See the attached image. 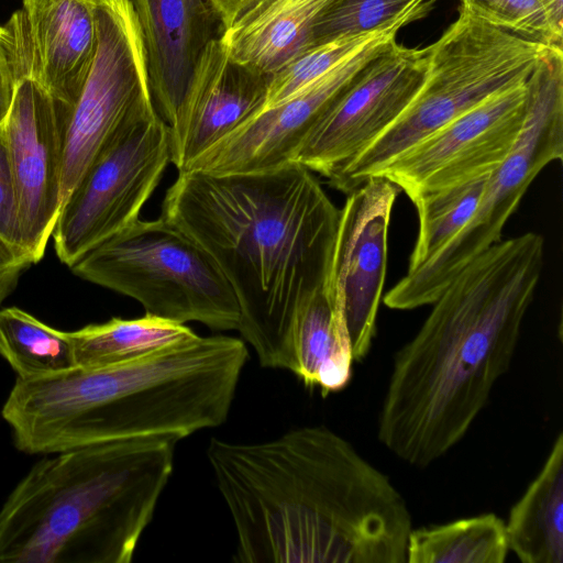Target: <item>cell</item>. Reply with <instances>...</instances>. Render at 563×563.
I'll return each instance as SVG.
<instances>
[{
	"instance_id": "10",
	"label": "cell",
	"mask_w": 563,
	"mask_h": 563,
	"mask_svg": "<svg viewBox=\"0 0 563 563\" xmlns=\"http://www.w3.org/2000/svg\"><path fill=\"white\" fill-rule=\"evenodd\" d=\"M170 162L169 126L158 113L125 129L60 205L52 236L71 267L139 218Z\"/></svg>"
},
{
	"instance_id": "24",
	"label": "cell",
	"mask_w": 563,
	"mask_h": 563,
	"mask_svg": "<svg viewBox=\"0 0 563 563\" xmlns=\"http://www.w3.org/2000/svg\"><path fill=\"white\" fill-rule=\"evenodd\" d=\"M0 355L20 379L46 377L76 367L68 332L56 330L16 307L0 309Z\"/></svg>"
},
{
	"instance_id": "26",
	"label": "cell",
	"mask_w": 563,
	"mask_h": 563,
	"mask_svg": "<svg viewBox=\"0 0 563 563\" xmlns=\"http://www.w3.org/2000/svg\"><path fill=\"white\" fill-rule=\"evenodd\" d=\"M435 0H336L314 27L313 44L423 18Z\"/></svg>"
},
{
	"instance_id": "31",
	"label": "cell",
	"mask_w": 563,
	"mask_h": 563,
	"mask_svg": "<svg viewBox=\"0 0 563 563\" xmlns=\"http://www.w3.org/2000/svg\"><path fill=\"white\" fill-rule=\"evenodd\" d=\"M32 262L25 251L0 234V306L15 288L20 275Z\"/></svg>"
},
{
	"instance_id": "19",
	"label": "cell",
	"mask_w": 563,
	"mask_h": 563,
	"mask_svg": "<svg viewBox=\"0 0 563 563\" xmlns=\"http://www.w3.org/2000/svg\"><path fill=\"white\" fill-rule=\"evenodd\" d=\"M336 0H261L221 34L239 63L272 76L313 45L317 23Z\"/></svg>"
},
{
	"instance_id": "25",
	"label": "cell",
	"mask_w": 563,
	"mask_h": 563,
	"mask_svg": "<svg viewBox=\"0 0 563 563\" xmlns=\"http://www.w3.org/2000/svg\"><path fill=\"white\" fill-rule=\"evenodd\" d=\"M492 173L419 196L418 235L408 271L416 269L435 255L472 219Z\"/></svg>"
},
{
	"instance_id": "33",
	"label": "cell",
	"mask_w": 563,
	"mask_h": 563,
	"mask_svg": "<svg viewBox=\"0 0 563 563\" xmlns=\"http://www.w3.org/2000/svg\"><path fill=\"white\" fill-rule=\"evenodd\" d=\"M555 35L563 40V0H539Z\"/></svg>"
},
{
	"instance_id": "18",
	"label": "cell",
	"mask_w": 563,
	"mask_h": 563,
	"mask_svg": "<svg viewBox=\"0 0 563 563\" xmlns=\"http://www.w3.org/2000/svg\"><path fill=\"white\" fill-rule=\"evenodd\" d=\"M146 56L150 90L158 115L170 128L194 69L216 37L207 0H131Z\"/></svg>"
},
{
	"instance_id": "14",
	"label": "cell",
	"mask_w": 563,
	"mask_h": 563,
	"mask_svg": "<svg viewBox=\"0 0 563 563\" xmlns=\"http://www.w3.org/2000/svg\"><path fill=\"white\" fill-rule=\"evenodd\" d=\"M2 126L21 245L35 264L45 253L62 205V121L48 92L34 78L23 77Z\"/></svg>"
},
{
	"instance_id": "5",
	"label": "cell",
	"mask_w": 563,
	"mask_h": 563,
	"mask_svg": "<svg viewBox=\"0 0 563 563\" xmlns=\"http://www.w3.org/2000/svg\"><path fill=\"white\" fill-rule=\"evenodd\" d=\"M181 439L111 440L37 461L0 509V563H129Z\"/></svg>"
},
{
	"instance_id": "21",
	"label": "cell",
	"mask_w": 563,
	"mask_h": 563,
	"mask_svg": "<svg viewBox=\"0 0 563 563\" xmlns=\"http://www.w3.org/2000/svg\"><path fill=\"white\" fill-rule=\"evenodd\" d=\"M508 548L522 563H563V433L537 477L512 506Z\"/></svg>"
},
{
	"instance_id": "32",
	"label": "cell",
	"mask_w": 563,
	"mask_h": 563,
	"mask_svg": "<svg viewBox=\"0 0 563 563\" xmlns=\"http://www.w3.org/2000/svg\"><path fill=\"white\" fill-rule=\"evenodd\" d=\"M260 1L261 0H207L221 24L222 32L231 27L236 20Z\"/></svg>"
},
{
	"instance_id": "7",
	"label": "cell",
	"mask_w": 563,
	"mask_h": 563,
	"mask_svg": "<svg viewBox=\"0 0 563 563\" xmlns=\"http://www.w3.org/2000/svg\"><path fill=\"white\" fill-rule=\"evenodd\" d=\"M521 131L489 175L470 222L435 255L406 275L384 296L396 310L432 305L472 260L501 240L507 220L533 179L563 157V49L549 47L527 79Z\"/></svg>"
},
{
	"instance_id": "22",
	"label": "cell",
	"mask_w": 563,
	"mask_h": 563,
	"mask_svg": "<svg viewBox=\"0 0 563 563\" xmlns=\"http://www.w3.org/2000/svg\"><path fill=\"white\" fill-rule=\"evenodd\" d=\"M76 367L97 368L135 362L195 340L184 323L150 313L134 319L111 318L68 332Z\"/></svg>"
},
{
	"instance_id": "4",
	"label": "cell",
	"mask_w": 563,
	"mask_h": 563,
	"mask_svg": "<svg viewBox=\"0 0 563 563\" xmlns=\"http://www.w3.org/2000/svg\"><path fill=\"white\" fill-rule=\"evenodd\" d=\"M247 357L238 338L198 335L131 363L16 378L2 417L27 454L150 434L184 439L227 420Z\"/></svg>"
},
{
	"instance_id": "29",
	"label": "cell",
	"mask_w": 563,
	"mask_h": 563,
	"mask_svg": "<svg viewBox=\"0 0 563 563\" xmlns=\"http://www.w3.org/2000/svg\"><path fill=\"white\" fill-rule=\"evenodd\" d=\"M0 234L24 251L21 245L14 184L2 125H0Z\"/></svg>"
},
{
	"instance_id": "6",
	"label": "cell",
	"mask_w": 563,
	"mask_h": 563,
	"mask_svg": "<svg viewBox=\"0 0 563 563\" xmlns=\"http://www.w3.org/2000/svg\"><path fill=\"white\" fill-rule=\"evenodd\" d=\"M424 82L405 112L363 152L328 178L351 192L396 156L494 93L527 81L549 46L481 20L459 18L427 46Z\"/></svg>"
},
{
	"instance_id": "3",
	"label": "cell",
	"mask_w": 563,
	"mask_h": 563,
	"mask_svg": "<svg viewBox=\"0 0 563 563\" xmlns=\"http://www.w3.org/2000/svg\"><path fill=\"white\" fill-rule=\"evenodd\" d=\"M543 258L538 233L495 243L456 274L397 351L377 435L398 459L427 467L467 433L510 367Z\"/></svg>"
},
{
	"instance_id": "8",
	"label": "cell",
	"mask_w": 563,
	"mask_h": 563,
	"mask_svg": "<svg viewBox=\"0 0 563 563\" xmlns=\"http://www.w3.org/2000/svg\"><path fill=\"white\" fill-rule=\"evenodd\" d=\"M92 284L139 301L146 313L212 330H238L235 295L212 258L159 217L136 219L71 267Z\"/></svg>"
},
{
	"instance_id": "15",
	"label": "cell",
	"mask_w": 563,
	"mask_h": 563,
	"mask_svg": "<svg viewBox=\"0 0 563 563\" xmlns=\"http://www.w3.org/2000/svg\"><path fill=\"white\" fill-rule=\"evenodd\" d=\"M400 189L383 176L369 177L347 194L340 209L330 280L343 307L353 358L369 352L384 289L388 229Z\"/></svg>"
},
{
	"instance_id": "13",
	"label": "cell",
	"mask_w": 563,
	"mask_h": 563,
	"mask_svg": "<svg viewBox=\"0 0 563 563\" xmlns=\"http://www.w3.org/2000/svg\"><path fill=\"white\" fill-rule=\"evenodd\" d=\"M402 26L388 29L283 103L261 110L200 154L185 170L251 174L294 163L320 118L365 65L396 40Z\"/></svg>"
},
{
	"instance_id": "28",
	"label": "cell",
	"mask_w": 563,
	"mask_h": 563,
	"mask_svg": "<svg viewBox=\"0 0 563 563\" xmlns=\"http://www.w3.org/2000/svg\"><path fill=\"white\" fill-rule=\"evenodd\" d=\"M461 8L496 26L549 47L562 48L539 0H460Z\"/></svg>"
},
{
	"instance_id": "1",
	"label": "cell",
	"mask_w": 563,
	"mask_h": 563,
	"mask_svg": "<svg viewBox=\"0 0 563 563\" xmlns=\"http://www.w3.org/2000/svg\"><path fill=\"white\" fill-rule=\"evenodd\" d=\"M207 457L236 530L234 562H406V500L331 429L257 443L212 438Z\"/></svg>"
},
{
	"instance_id": "11",
	"label": "cell",
	"mask_w": 563,
	"mask_h": 563,
	"mask_svg": "<svg viewBox=\"0 0 563 563\" xmlns=\"http://www.w3.org/2000/svg\"><path fill=\"white\" fill-rule=\"evenodd\" d=\"M428 69L427 48L388 43L329 107L294 163L325 178L344 167L409 107Z\"/></svg>"
},
{
	"instance_id": "16",
	"label": "cell",
	"mask_w": 563,
	"mask_h": 563,
	"mask_svg": "<svg viewBox=\"0 0 563 563\" xmlns=\"http://www.w3.org/2000/svg\"><path fill=\"white\" fill-rule=\"evenodd\" d=\"M4 26L20 79L34 78L59 113L71 109L97 47L92 0H23Z\"/></svg>"
},
{
	"instance_id": "20",
	"label": "cell",
	"mask_w": 563,
	"mask_h": 563,
	"mask_svg": "<svg viewBox=\"0 0 563 563\" xmlns=\"http://www.w3.org/2000/svg\"><path fill=\"white\" fill-rule=\"evenodd\" d=\"M290 372L322 395L343 389L353 354L338 289L329 280L298 311L290 335Z\"/></svg>"
},
{
	"instance_id": "9",
	"label": "cell",
	"mask_w": 563,
	"mask_h": 563,
	"mask_svg": "<svg viewBox=\"0 0 563 563\" xmlns=\"http://www.w3.org/2000/svg\"><path fill=\"white\" fill-rule=\"evenodd\" d=\"M97 47L63 126L62 202L90 165L129 126L157 113L141 27L131 0H92Z\"/></svg>"
},
{
	"instance_id": "2",
	"label": "cell",
	"mask_w": 563,
	"mask_h": 563,
	"mask_svg": "<svg viewBox=\"0 0 563 563\" xmlns=\"http://www.w3.org/2000/svg\"><path fill=\"white\" fill-rule=\"evenodd\" d=\"M161 217L219 267L261 366L290 371L292 325L330 278L340 217L313 173L298 163L251 174L185 170Z\"/></svg>"
},
{
	"instance_id": "30",
	"label": "cell",
	"mask_w": 563,
	"mask_h": 563,
	"mask_svg": "<svg viewBox=\"0 0 563 563\" xmlns=\"http://www.w3.org/2000/svg\"><path fill=\"white\" fill-rule=\"evenodd\" d=\"M7 27L0 26V125L3 124L20 81Z\"/></svg>"
},
{
	"instance_id": "27",
	"label": "cell",
	"mask_w": 563,
	"mask_h": 563,
	"mask_svg": "<svg viewBox=\"0 0 563 563\" xmlns=\"http://www.w3.org/2000/svg\"><path fill=\"white\" fill-rule=\"evenodd\" d=\"M397 24L407 25L399 22L377 32L342 36L311 45L271 76L264 109L275 107L294 97L339 63Z\"/></svg>"
},
{
	"instance_id": "23",
	"label": "cell",
	"mask_w": 563,
	"mask_h": 563,
	"mask_svg": "<svg viewBox=\"0 0 563 563\" xmlns=\"http://www.w3.org/2000/svg\"><path fill=\"white\" fill-rule=\"evenodd\" d=\"M506 522L495 514L411 529L409 563H503L508 554Z\"/></svg>"
},
{
	"instance_id": "17",
	"label": "cell",
	"mask_w": 563,
	"mask_h": 563,
	"mask_svg": "<svg viewBox=\"0 0 563 563\" xmlns=\"http://www.w3.org/2000/svg\"><path fill=\"white\" fill-rule=\"evenodd\" d=\"M271 76L236 62L216 36L203 49L169 128L178 173L264 109Z\"/></svg>"
},
{
	"instance_id": "12",
	"label": "cell",
	"mask_w": 563,
	"mask_h": 563,
	"mask_svg": "<svg viewBox=\"0 0 563 563\" xmlns=\"http://www.w3.org/2000/svg\"><path fill=\"white\" fill-rule=\"evenodd\" d=\"M526 82L492 95L396 156L375 176L394 183L412 201L492 173L521 131L527 111Z\"/></svg>"
}]
</instances>
